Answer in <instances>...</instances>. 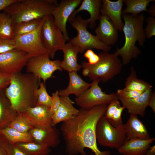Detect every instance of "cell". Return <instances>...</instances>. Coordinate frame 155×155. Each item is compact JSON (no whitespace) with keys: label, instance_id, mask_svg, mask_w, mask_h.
<instances>
[{"label":"cell","instance_id":"cell-1","mask_svg":"<svg viewBox=\"0 0 155 155\" xmlns=\"http://www.w3.org/2000/svg\"><path fill=\"white\" fill-rule=\"evenodd\" d=\"M107 105L97 106L89 109L80 108L77 115L62 122L60 131L69 155H86L88 148L95 155H110L108 151H100L96 137V127L99 119L104 115Z\"/></svg>","mask_w":155,"mask_h":155},{"label":"cell","instance_id":"cell-2","mask_svg":"<svg viewBox=\"0 0 155 155\" xmlns=\"http://www.w3.org/2000/svg\"><path fill=\"white\" fill-rule=\"evenodd\" d=\"M40 80L33 74L21 72L12 74L10 84L4 89L12 108L21 113L36 105V91Z\"/></svg>","mask_w":155,"mask_h":155},{"label":"cell","instance_id":"cell-3","mask_svg":"<svg viewBox=\"0 0 155 155\" xmlns=\"http://www.w3.org/2000/svg\"><path fill=\"white\" fill-rule=\"evenodd\" d=\"M122 17L124 22L122 31L125 43L121 48H117L114 54L121 56L122 64L126 65L141 53L140 49L135 45L136 42H138L141 46L144 45L146 38L144 28L145 17L142 14L137 15L122 14Z\"/></svg>","mask_w":155,"mask_h":155},{"label":"cell","instance_id":"cell-4","mask_svg":"<svg viewBox=\"0 0 155 155\" xmlns=\"http://www.w3.org/2000/svg\"><path fill=\"white\" fill-rule=\"evenodd\" d=\"M58 4L56 0H19L3 10L11 17L14 24L51 15Z\"/></svg>","mask_w":155,"mask_h":155},{"label":"cell","instance_id":"cell-5","mask_svg":"<svg viewBox=\"0 0 155 155\" xmlns=\"http://www.w3.org/2000/svg\"><path fill=\"white\" fill-rule=\"evenodd\" d=\"M98 55L100 60L95 64L90 65L86 62L81 63L82 73L92 81L97 80L104 83L120 73L123 64L118 56L114 53L102 51Z\"/></svg>","mask_w":155,"mask_h":155},{"label":"cell","instance_id":"cell-6","mask_svg":"<svg viewBox=\"0 0 155 155\" xmlns=\"http://www.w3.org/2000/svg\"><path fill=\"white\" fill-rule=\"evenodd\" d=\"M70 22L77 31V34L69 41L79 47L80 53L93 49L106 52H108L111 50V46L102 43L96 35H93L87 30L90 23L89 19H84L78 16L75 17Z\"/></svg>","mask_w":155,"mask_h":155},{"label":"cell","instance_id":"cell-7","mask_svg":"<svg viewBox=\"0 0 155 155\" xmlns=\"http://www.w3.org/2000/svg\"><path fill=\"white\" fill-rule=\"evenodd\" d=\"M123 124L116 128L102 116L97 123L96 130L97 142L100 145L118 149L127 139Z\"/></svg>","mask_w":155,"mask_h":155},{"label":"cell","instance_id":"cell-8","mask_svg":"<svg viewBox=\"0 0 155 155\" xmlns=\"http://www.w3.org/2000/svg\"><path fill=\"white\" fill-rule=\"evenodd\" d=\"M41 35L42 43L50 58L53 59L57 51L63 50L67 41L51 15L46 18L42 27Z\"/></svg>","mask_w":155,"mask_h":155},{"label":"cell","instance_id":"cell-9","mask_svg":"<svg viewBox=\"0 0 155 155\" xmlns=\"http://www.w3.org/2000/svg\"><path fill=\"white\" fill-rule=\"evenodd\" d=\"M50 58L48 53L31 57L26 65V73L42 79L45 84L47 80L53 77L55 71L63 70L61 61L59 59L52 60Z\"/></svg>","mask_w":155,"mask_h":155},{"label":"cell","instance_id":"cell-10","mask_svg":"<svg viewBox=\"0 0 155 155\" xmlns=\"http://www.w3.org/2000/svg\"><path fill=\"white\" fill-rule=\"evenodd\" d=\"M99 82L98 80H93L88 88L76 97L75 102L80 108L89 109L97 106L107 105L112 100L118 99L116 93L107 94L103 92L98 85Z\"/></svg>","mask_w":155,"mask_h":155},{"label":"cell","instance_id":"cell-11","mask_svg":"<svg viewBox=\"0 0 155 155\" xmlns=\"http://www.w3.org/2000/svg\"><path fill=\"white\" fill-rule=\"evenodd\" d=\"M46 17L42 20L34 30L13 39L16 45V49L24 52L31 57L48 54L42 43L41 35L42 27Z\"/></svg>","mask_w":155,"mask_h":155},{"label":"cell","instance_id":"cell-12","mask_svg":"<svg viewBox=\"0 0 155 155\" xmlns=\"http://www.w3.org/2000/svg\"><path fill=\"white\" fill-rule=\"evenodd\" d=\"M31 57L16 49L0 54V69L12 74L21 72Z\"/></svg>","mask_w":155,"mask_h":155},{"label":"cell","instance_id":"cell-13","mask_svg":"<svg viewBox=\"0 0 155 155\" xmlns=\"http://www.w3.org/2000/svg\"><path fill=\"white\" fill-rule=\"evenodd\" d=\"M82 0H62L53 9L51 15L56 25L62 32L66 41L69 40L66 28L67 23Z\"/></svg>","mask_w":155,"mask_h":155},{"label":"cell","instance_id":"cell-14","mask_svg":"<svg viewBox=\"0 0 155 155\" xmlns=\"http://www.w3.org/2000/svg\"><path fill=\"white\" fill-rule=\"evenodd\" d=\"M33 127L48 128L53 126L52 115L50 107L37 105L28 108L21 113Z\"/></svg>","mask_w":155,"mask_h":155},{"label":"cell","instance_id":"cell-15","mask_svg":"<svg viewBox=\"0 0 155 155\" xmlns=\"http://www.w3.org/2000/svg\"><path fill=\"white\" fill-rule=\"evenodd\" d=\"M28 132L33 139V142L54 148L60 142L59 130L53 126L48 128L33 127Z\"/></svg>","mask_w":155,"mask_h":155},{"label":"cell","instance_id":"cell-16","mask_svg":"<svg viewBox=\"0 0 155 155\" xmlns=\"http://www.w3.org/2000/svg\"><path fill=\"white\" fill-rule=\"evenodd\" d=\"M99 23L95 30L99 40L106 45L110 46L115 44L118 38V30L110 19L101 15Z\"/></svg>","mask_w":155,"mask_h":155},{"label":"cell","instance_id":"cell-17","mask_svg":"<svg viewBox=\"0 0 155 155\" xmlns=\"http://www.w3.org/2000/svg\"><path fill=\"white\" fill-rule=\"evenodd\" d=\"M123 0L112 1L102 0L100 9L101 15H106L111 20L118 30L122 31L124 23L122 20Z\"/></svg>","mask_w":155,"mask_h":155},{"label":"cell","instance_id":"cell-18","mask_svg":"<svg viewBox=\"0 0 155 155\" xmlns=\"http://www.w3.org/2000/svg\"><path fill=\"white\" fill-rule=\"evenodd\" d=\"M154 140V138L151 137L146 140L126 139L117 150L119 153L122 155H144Z\"/></svg>","mask_w":155,"mask_h":155},{"label":"cell","instance_id":"cell-19","mask_svg":"<svg viewBox=\"0 0 155 155\" xmlns=\"http://www.w3.org/2000/svg\"><path fill=\"white\" fill-rule=\"evenodd\" d=\"M152 92V87L144 92L139 96L132 99H119L123 106L127 110L130 114L144 116L146 107L148 106V101Z\"/></svg>","mask_w":155,"mask_h":155},{"label":"cell","instance_id":"cell-20","mask_svg":"<svg viewBox=\"0 0 155 155\" xmlns=\"http://www.w3.org/2000/svg\"><path fill=\"white\" fill-rule=\"evenodd\" d=\"M123 126L127 140L132 138L146 140L150 138L146 127L137 115L130 114L127 121Z\"/></svg>","mask_w":155,"mask_h":155},{"label":"cell","instance_id":"cell-21","mask_svg":"<svg viewBox=\"0 0 155 155\" xmlns=\"http://www.w3.org/2000/svg\"><path fill=\"white\" fill-rule=\"evenodd\" d=\"M60 105L52 116L53 126L73 118L79 112V109L74 107V102L69 96H60Z\"/></svg>","mask_w":155,"mask_h":155},{"label":"cell","instance_id":"cell-22","mask_svg":"<svg viewBox=\"0 0 155 155\" xmlns=\"http://www.w3.org/2000/svg\"><path fill=\"white\" fill-rule=\"evenodd\" d=\"M62 51L63 59L61 61V66L63 70L68 73L79 71L82 66L78 62V54L80 51L79 47L69 41Z\"/></svg>","mask_w":155,"mask_h":155},{"label":"cell","instance_id":"cell-23","mask_svg":"<svg viewBox=\"0 0 155 155\" xmlns=\"http://www.w3.org/2000/svg\"><path fill=\"white\" fill-rule=\"evenodd\" d=\"M102 4V0H101L82 1L79 7L73 12L69 18L68 21L70 22L79 12L86 11L90 15V18H89V27L91 29H94L95 27L96 21L99 20L101 16L100 9Z\"/></svg>","mask_w":155,"mask_h":155},{"label":"cell","instance_id":"cell-24","mask_svg":"<svg viewBox=\"0 0 155 155\" xmlns=\"http://www.w3.org/2000/svg\"><path fill=\"white\" fill-rule=\"evenodd\" d=\"M68 73L69 82L67 87L58 90L60 96H69L71 94L78 96L90 86L91 83L84 80L77 72H69Z\"/></svg>","mask_w":155,"mask_h":155},{"label":"cell","instance_id":"cell-25","mask_svg":"<svg viewBox=\"0 0 155 155\" xmlns=\"http://www.w3.org/2000/svg\"><path fill=\"white\" fill-rule=\"evenodd\" d=\"M17 113L12 108L4 89L0 90V130L9 127Z\"/></svg>","mask_w":155,"mask_h":155},{"label":"cell","instance_id":"cell-26","mask_svg":"<svg viewBox=\"0 0 155 155\" xmlns=\"http://www.w3.org/2000/svg\"><path fill=\"white\" fill-rule=\"evenodd\" d=\"M0 133L5 136L9 144L33 142V138L28 132H22L8 127L0 130Z\"/></svg>","mask_w":155,"mask_h":155},{"label":"cell","instance_id":"cell-27","mask_svg":"<svg viewBox=\"0 0 155 155\" xmlns=\"http://www.w3.org/2000/svg\"><path fill=\"white\" fill-rule=\"evenodd\" d=\"M124 89L128 90L144 92L152 86L148 82L137 78L136 73L132 67L130 73L126 79Z\"/></svg>","mask_w":155,"mask_h":155},{"label":"cell","instance_id":"cell-28","mask_svg":"<svg viewBox=\"0 0 155 155\" xmlns=\"http://www.w3.org/2000/svg\"><path fill=\"white\" fill-rule=\"evenodd\" d=\"M154 0H123L126 7L122 10V15L128 14L137 15L142 11H148L147 6Z\"/></svg>","mask_w":155,"mask_h":155},{"label":"cell","instance_id":"cell-29","mask_svg":"<svg viewBox=\"0 0 155 155\" xmlns=\"http://www.w3.org/2000/svg\"><path fill=\"white\" fill-rule=\"evenodd\" d=\"M15 145L29 155H49L50 147L34 142L19 143Z\"/></svg>","mask_w":155,"mask_h":155},{"label":"cell","instance_id":"cell-30","mask_svg":"<svg viewBox=\"0 0 155 155\" xmlns=\"http://www.w3.org/2000/svg\"><path fill=\"white\" fill-rule=\"evenodd\" d=\"M14 24L11 17L6 13H0V38L13 39Z\"/></svg>","mask_w":155,"mask_h":155},{"label":"cell","instance_id":"cell-31","mask_svg":"<svg viewBox=\"0 0 155 155\" xmlns=\"http://www.w3.org/2000/svg\"><path fill=\"white\" fill-rule=\"evenodd\" d=\"M42 19L35 20L14 24V38L28 34L34 30L38 26Z\"/></svg>","mask_w":155,"mask_h":155},{"label":"cell","instance_id":"cell-32","mask_svg":"<svg viewBox=\"0 0 155 155\" xmlns=\"http://www.w3.org/2000/svg\"><path fill=\"white\" fill-rule=\"evenodd\" d=\"M9 127L22 132H28L33 127L30 123L20 113H18Z\"/></svg>","mask_w":155,"mask_h":155},{"label":"cell","instance_id":"cell-33","mask_svg":"<svg viewBox=\"0 0 155 155\" xmlns=\"http://www.w3.org/2000/svg\"><path fill=\"white\" fill-rule=\"evenodd\" d=\"M43 82L40 83L36 94L37 105H43L50 107L52 101L51 96L48 93Z\"/></svg>","mask_w":155,"mask_h":155},{"label":"cell","instance_id":"cell-34","mask_svg":"<svg viewBox=\"0 0 155 155\" xmlns=\"http://www.w3.org/2000/svg\"><path fill=\"white\" fill-rule=\"evenodd\" d=\"M143 92L126 90L123 88L118 90L116 94L118 100L121 99L129 100L139 96Z\"/></svg>","mask_w":155,"mask_h":155},{"label":"cell","instance_id":"cell-35","mask_svg":"<svg viewBox=\"0 0 155 155\" xmlns=\"http://www.w3.org/2000/svg\"><path fill=\"white\" fill-rule=\"evenodd\" d=\"M121 106L118 99L112 100L107 106L104 116L109 122L116 109Z\"/></svg>","mask_w":155,"mask_h":155},{"label":"cell","instance_id":"cell-36","mask_svg":"<svg viewBox=\"0 0 155 155\" xmlns=\"http://www.w3.org/2000/svg\"><path fill=\"white\" fill-rule=\"evenodd\" d=\"M16 48L14 39H7L0 38V54Z\"/></svg>","mask_w":155,"mask_h":155},{"label":"cell","instance_id":"cell-37","mask_svg":"<svg viewBox=\"0 0 155 155\" xmlns=\"http://www.w3.org/2000/svg\"><path fill=\"white\" fill-rule=\"evenodd\" d=\"M147 26L144 30L146 38H150L155 35V18L149 17L146 19Z\"/></svg>","mask_w":155,"mask_h":155},{"label":"cell","instance_id":"cell-38","mask_svg":"<svg viewBox=\"0 0 155 155\" xmlns=\"http://www.w3.org/2000/svg\"><path fill=\"white\" fill-rule=\"evenodd\" d=\"M125 109L123 106L119 107L116 110L109 123L113 127L117 128L123 124L121 115L123 110Z\"/></svg>","mask_w":155,"mask_h":155},{"label":"cell","instance_id":"cell-39","mask_svg":"<svg viewBox=\"0 0 155 155\" xmlns=\"http://www.w3.org/2000/svg\"><path fill=\"white\" fill-rule=\"evenodd\" d=\"M51 96L52 101L50 109V112L52 116L59 108L60 104L61 99L58 90L52 93Z\"/></svg>","mask_w":155,"mask_h":155},{"label":"cell","instance_id":"cell-40","mask_svg":"<svg viewBox=\"0 0 155 155\" xmlns=\"http://www.w3.org/2000/svg\"><path fill=\"white\" fill-rule=\"evenodd\" d=\"M9 143L5 136L0 133V155H10Z\"/></svg>","mask_w":155,"mask_h":155},{"label":"cell","instance_id":"cell-41","mask_svg":"<svg viewBox=\"0 0 155 155\" xmlns=\"http://www.w3.org/2000/svg\"><path fill=\"white\" fill-rule=\"evenodd\" d=\"M11 74L0 69V90L4 89L9 86Z\"/></svg>","mask_w":155,"mask_h":155},{"label":"cell","instance_id":"cell-42","mask_svg":"<svg viewBox=\"0 0 155 155\" xmlns=\"http://www.w3.org/2000/svg\"><path fill=\"white\" fill-rule=\"evenodd\" d=\"M84 57L88 59V62L91 65L96 63L100 59L99 55L95 53L91 49L86 51L84 54Z\"/></svg>","mask_w":155,"mask_h":155},{"label":"cell","instance_id":"cell-43","mask_svg":"<svg viewBox=\"0 0 155 155\" xmlns=\"http://www.w3.org/2000/svg\"><path fill=\"white\" fill-rule=\"evenodd\" d=\"M9 147L10 155H29L15 144H9Z\"/></svg>","mask_w":155,"mask_h":155},{"label":"cell","instance_id":"cell-44","mask_svg":"<svg viewBox=\"0 0 155 155\" xmlns=\"http://www.w3.org/2000/svg\"><path fill=\"white\" fill-rule=\"evenodd\" d=\"M19 0H0V11Z\"/></svg>","mask_w":155,"mask_h":155},{"label":"cell","instance_id":"cell-45","mask_svg":"<svg viewBox=\"0 0 155 155\" xmlns=\"http://www.w3.org/2000/svg\"><path fill=\"white\" fill-rule=\"evenodd\" d=\"M148 106H149L154 113H155V93L152 92L149 99Z\"/></svg>","mask_w":155,"mask_h":155},{"label":"cell","instance_id":"cell-46","mask_svg":"<svg viewBox=\"0 0 155 155\" xmlns=\"http://www.w3.org/2000/svg\"><path fill=\"white\" fill-rule=\"evenodd\" d=\"M145 154L146 155H155V145L151 147H150L147 151Z\"/></svg>","mask_w":155,"mask_h":155},{"label":"cell","instance_id":"cell-47","mask_svg":"<svg viewBox=\"0 0 155 155\" xmlns=\"http://www.w3.org/2000/svg\"><path fill=\"white\" fill-rule=\"evenodd\" d=\"M155 5L153 4L149 9H148V11L149 14L153 17H155Z\"/></svg>","mask_w":155,"mask_h":155}]
</instances>
